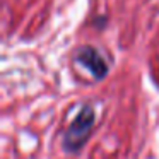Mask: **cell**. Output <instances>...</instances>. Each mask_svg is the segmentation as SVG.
Masks as SVG:
<instances>
[{
	"instance_id": "1",
	"label": "cell",
	"mask_w": 159,
	"mask_h": 159,
	"mask_svg": "<svg viewBox=\"0 0 159 159\" xmlns=\"http://www.w3.org/2000/svg\"><path fill=\"white\" fill-rule=\"evenodd\" d=\"M94 125V111L89 106H84L80 113L75 116V120L70 123L65 137H63V145L67 151H79L86 139L89 137V132Z\"/></svg>"
},
{
	"instance_id": "2",
	"label": "cell",
	"mask_w": 159,
	"mask_h": 159,
	"mask_svg": "<svg viewBox=\"0 0 159 159\" xmlns=\"http://www.w3.org/2000/svg\"><path fill=\"white\" fill-rule=\"evenodd\" d=\"M79 62L82 63L94 77H103L108 70V65L104 63L103 57L93 48H84L79 55Z\"/></svg>"
}]
</instances>
